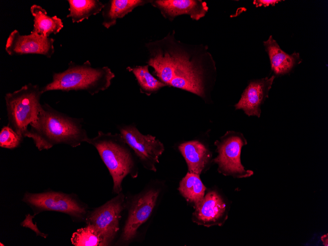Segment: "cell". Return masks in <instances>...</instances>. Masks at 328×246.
<instances>
[{
    "mask_svg": "<svg viewBox=\"0 0 328 246\" xmlns=\"http://www.w3.org/2000/svg\"><path fill=\"white\" fill-rule=\"evenodd\" d=\"M175 31L146 44L147 64L167 86L192 93L207 101L216 74L215 61L207 45L185 44Z\"/></svg>",
    "mask_w": 328,
    "mask_h": 246,
    "instance_id": "cell-1",
    "label": "cell"
},
{
    "mask_svg": "<svg viewBox=\"0 0 328 246\" xmlns=\"http://www.w3.org/2000/svg\"><path fill=\"white\" fill-rule=\"evenodd\" d=\"M82 122V119L68 116L45 104L25 137L31 138L39 151L59 144L76 147L89 138Z\"/></svg>",
    "mask_w": 328,
    "mask_h": 246,
    "instance_id": "cell-2",
    "label": "cell"
},
{
    "mask_svg": "<svg viewBox=\"0 0 328 246\" xmlns=\"http://www.w3.org/2000/svg\"><path fill=\"white\" fill-rule=\"evenodd\" d=\"M87 143L97 149L107 167L113 180V191L119 194L122 191V182L128 175L135 178L138 175V167L130 147L120 134L105 133L99 131Z\"/></svg>",
    "mask_w": 328,
    "mask_h": 246,
    "instance_id": "cell-3",
    "label": "cell"
},
{
    "mask_svg": "<svg viewBox=\"0 0 328 246\" xmlns=\"http://www.w3.org/2000/svg\"><path fill=\"white\" fill-rule=\"evenodd\" d=\"M114 77L108 66L93 67L88 60L82 64L71 61L66 70L54 73L52 82L41 90L43 93L52 90H84L94 95L107 89Z\"/></svg>",
    "mask_w": 328,
    "mask_h": 246,
    "instance_id": "cell-4",
    "label": "cell"
},
{
    "mask_svg": "<svg viewBox=\"0 0 328 246\" xmlns=\"http://www.w3.org/2000/svg\"><path fill=\"white\" fill-rule=\"evenodd\" d=\"M43 93L38 85L29 83L5 94L8 126L24 137L42 109L40 101Z\"/></svg>",
    "mask_w": 328,
    "mask_h": 246,
    "instance_id": "cell-5",
    "label": "cell"
},
{
    "mask_svg": "<svg viewBox=\"0 0 328 246\" xmlns=\"http://www.w3.org/2000/svg\"><path fill=\"white\" fill-rule=\"evenodd\" d=\"M22 201L32 210L34 216L45 211L68 215L74 221H85L88 206L74 193L47 190L39 193L26 191Z\"/></svg>",
    "mask_w": 328,
    "mask_h": 246,
    "instance_id": "cell-6",
    "label": "cell"
},
{
    "mask_svg": "<svg viewBox=\"0 0 328 246\" xmlns=\"http://www.w3.org/2000/svg\"><path fill=\"white\" fill-rule=\"evenodd\" d=\"M247 144L243 135L235 131H227L215 142L218 155L214 159L218 165V171L225 176L236 178L250 177L253 174L250 170L245 169L241 162L243 146Z\"/></svg>",
    "mask_w": 328,
    "mask_h": 246,
    "instance_id": "cell-7",
    "label": "cell"
},
{
    "mask_svg": "<svg viewBox=\"0 0 328 246\" xmlns=\"http://www.w3.org/2000/svg\"><path fill=\"white\" fill-rule=\"evenodd\" d=\"M124 198V195L120 192L87 214L85 221L97 231L102 240L103 246H110L119 230Z\"/></svg>",
    "mask_w": 328,
    "mask_h": 246,
    "instance_id": "cell-8",
    "label": "cell"
},
{
    "mask_svg": "<svg viewBox=\"0 0 328 246\" xmlns=\"http://www.w3.org/2000/svg\"><path fill=\"white\" fill-rule=\"evenodd\" d=\"M120 133L127 145L134 151L143 166L156 171V164L164 150L163 144L155 137L141 134L135 125L119 127Z\"/></svg>",
    "mask_w": 328,
    "mask_h": 246,
    "instance_id": "cell-9",
    "label": "cell"
},
{
    "mask_svg": "<svg viewBox=\"0 0 328 246\" xmlns=\"http://www.w3.org/2000/svg\"><path fill=\"white\" fill-rule=\"evenodd\" d=\"M159 193L160 190L151 189L134 197L119 242L129 243L134 239L138 228L151 216Z\"/></svg>",
    "mask_w": 328,
    "mask_h": 246,
    "instance_id": "cell-10",
    "label": "cell"
},
{
    "mask_svg": "<svg viewBox=\"0 0 328 246\" xmlns=\"http://www.w3.org/2000/svg\"><path fill=\"white\" fill-rule=\"evenodd\" d=\"M194 208L191 219L200 225L221 226L228 218V204L217 190L208 191L202 200Z\"/></svg>",
    "mask_w": 328,
    "mask_h": 246,
    "instance_id": "cell-11",
    "label": "cell"
},
{
    "mask_svg": "<svg viewBox=\"0 0 328 246\" xmlns=\"http://www.w3.org/2000/svg\"><path fill=\"white\" fill-rule=\"evenodd\" d=\"M55 39L35 33L21 35L15 29L9 35L5 50L11 56L26 54H38L50 58L55 52Z\"/></svg>",
    "mask_w": 328,
    "mask_h": 246,
    "instance_id": "cell-12",
    "label": "cell"
},
{
    "mask_svg": "<svg viewBox=\"0 0 328 246\" xmlns=\"http://www.w3.org/2000/svg\"><path fill=\"white\" fill-rule=\"evenodd\" d=\"M274 78L275 76H272L250 82L235 105V109H243L248 116L260 117L261 106L268 97Z\"/></svg>",
    "mask_w": 328,
    "mask_h": 246,
    "instance_id": "cell-13",
    "label": "cell"
},
{
    "mask_svg": "<svg viewBox=\"0 0 328 246\" xmlns=\"http://www.w3.org/2000/svg\"><path fill=\"white\" fill-rule=\"evenodd\" d=\"M151 3L170 21L182 15H188L192 20L198 21L208 11L206 2L201 0H156Z\"/></svg>",
    "mask_w": 328,
    "mask_h": 246,
    "instance_id": "cell-14",
    "label": "cell"
},
{
    "mask_svg": "<svg viewBox=\"0 0 328 246\" xmlns=\"http://www.w3.org/2000/svg\"><path fill=\"white\" fill-rule=\"evenodd\" d=\"M178 149L187 163L190 173L200 175L212 158L208 149L197 140L182 143Z\"/></svg>",
    "mask_w": 328,
    "mask_h": 246,
    "instance_id": "cell-15",
    "label": "cell"
},
{
    "mask_svg": "<svg viewBox=\"0 0 328 246\" xmlns=\"http://www.w3.org/2000/svg\"><path fill=\"white\" fill-rule=\"evenodd\" d=\"M263 44L269 56L271 68L276 75L288 73L296 64L301 61L299 53L289 55L284 52L272 35Z\"/></svg>",
    "mask_w": 328,
    "mask_h": 246,
    "instance_id": "cell-16",
    "label": "cell"
},
{
    "mask_svg": "<svg viewBox=\"0 0 328 246\" xmlns=\"http://www.w3.org/2000/svg\"><path fill=\"white\" fill-rule=\"evenodd\" d=\"M152 0H110L102 9L103 26L109 28L116 24L117 20L124 17L135 8L151 2Z\"/></svg>",
    "mask_w": 328,
    "mask_h": 246,
    "instance_id": "cell-17",
    "label": "cell"
},
{
    "mask_svg": "<svg viewBox=\"0 0 328 246\" xmlns=\"http://www.w3.org/2000/svg\"><path fill=\"white\" fill-rule=\"evenodd\" d=\"M33 17V27L30 32L48 38L52 34L58 33L63 27L61 19L56 16H50L41 6L33 4L30 7Z\"/></svg>",
    "mask_w": 328,
    "mask_h": 246,
    "instance_id": "cell-18",
    "label": "cell"
},
{
    "mask_svg": "<svg viewBox=\"0 0 328 246\" xmlns=\"http://www.w3.org/2000/svg\"><path fill=\"white\" fill-rule=\"evenodd\" d=\"M206 189L199 175L189 172L181 180L178 188L181 195L194 207L202 200Z\"/></svg>",
    "mask_w": 328,
    "mask_h": 246,
    "instance_id": "cell-19",
    "label": "cell"
},
{
    "mask_svg": "<svg viewBox=\"0 0 328 246\" xmlns=\"http://www.w3.org/2000/svg\"><path fill=\"white\" fill-rule=\"evenodd\" d=\"M69 13L67 18H70L73 23H80L87 19L92 15L100 13L104 4L98 0H68Z\"/></svg>",
    "mask_w": 328,
    "mask_h": 246,
    "instance_id": "cell-20",
    "label": "cell"
},
{
    "mask_svg": "<svg viewBox=\"0 0 328 246\" xmlns=\"http://www.w3.org/2000/svg\"><path fill=\"white\" fill-rule=\"evenodd\" d=\"M148 66L147 64L134 67L128 66L126 69L135 76L139 86L140 92L150 96L167 85L155 78L150 73Z\"/></svg>",
    "mask_w": 328,
    "mask_h": 246,
    "instance_id": "cell-21",
    "label": "cell"
},
{
    "mask_svg": "<svg viewBox=\"0 0 328 246\" xmlns=\"http://www.w3.org/2000/svg\"><path fill=\"white\" fill-rule=\"evenodd\" d=\"M75 246H103L102 240L95 229L89 224L78 229L71 238Z\"/></svg>",
    "mask_w": 328,
    "mask_h": 246,
    "instance_id": "cell-22",
    "label": "cell"
},
{
    "mask_svg": "<svg viewBox=\"0 0 328 246\" xmlns=\"http://www.w3.org/2000/svg\"><path fill=\"white\" fill-rule=\"evenodd\" d=\"M24 137L18 135L9 126H3L0 132V147L13 149L18 147L23 140Z\"/></svg>",
    "mask_w": 328,
    "mask_h": 246,
    "instance_id": "cell-23",
    "label": "cell"
},
{
    "mask_svg": "<svg viewBox=\"0 0 328 246\" xmlns=\"http://www.w3.org/2000/svg\"><path fill=\"white\" fill-rule=\"evenodd\" d=\"M280 1H281L280 0H254L253 4L256 7L262 6L266 7L270 5L274 6L275 4Z\"/></svg>",
    "mask_w": 328,
    "mask_h": 246,
    "instance_id": "cell-24",
    "label": "cell"
},
{
    "mask_svg": "<svg viewBox=\"0 0 328 246\" xmlns=\"http://www.w3.org/2000/svg\"><path fill=\"white\" fill-rule=\"evenodd\" d=\"M321 240L324 246H327L328 245V234L324 235L321 237Z\"/></svg>",
    "mask_w": 328,
    "mask_h": 246,
    "instance_id": "cell-25",
    "label": "cell"
}]
</instances>
